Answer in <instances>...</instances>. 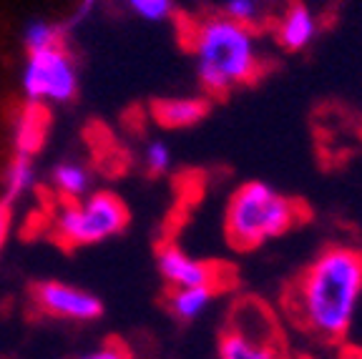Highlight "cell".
Wrapping results in <instances>:
<instances>
[{"label": "cell", "mask_w": 362, "mask_h": 359, "mask_svg": "<svg viewBox=\"0 0 362 359\" xmlns=\"http://www.w3.org/2000/svg\"><path fill=\"white\" fill-rule=\"evenodd\" d=\"M362 302V252L355 247H327L294 281L287 297L292 319L325 342L350 331Z\"/></svg>", "instance_id": "cell-1"}, {"label": "cell", "mask_w": 362, "mask_h": 359, "mask_svg": "<svg viewBox=\"0 0 362 359\" xmlns=\"http://www.w3.org/2000/svg\"><path fill=\"white\" fill-rule=\"evenodd\" d=\"M189 45L199 83L211 95H224L255 81L264 61L257 28L224 13L202 18L189 33Z\"/></svg>", "instance_id": "cell-2"}, {"label": "cell", "mask_w": 362, "mask_h": 359, "mask_svg": "<svg viewBox=\"0 0 362 359\" xmlns=\"http://www.w3.org/2000/svg\"><path fill=\"white\" fill-rule=\"evenodd\" d=\"M300 216V204L292 201L287 194L264 181H247L229 196L224 231L234 249L249 252L284 236Z\"/></svg>", "instance_id": "cell-3"}, {"label": "cell", "mask_w": 362, "mask_h": 359, "mask_svg": "<svg viewBox=\"0 0 362 359\" xmlns=\"http://www.w3.org/2000/svg\"><path fill=\"white\" fill-rule=\"evenodd\" d=\"M129 224V208L113 191H90L78 201H63L51 216L53 239L68 249L103 244Z\"/></svg>", "instance_id": "cell-4"}, {"label": "cell", "mask_w": 362, "mask_h": 359, "mask_svg": "<svg viewBox=\"0 0 362 359\" xmlns=\"http://www.w3.org/2000/svg\"><path fill=\"white\" fill-rule=\"evenodd\" d=\"M21 90L30 106H61L78 93V68L66 48L28 53L21 68Z\"/></svg>", "instance_id": "cell-5"}, {"label": "cell", "mask_w": 362, "mask_h": 359, "mask_svg": "<svg viewBox=\"0 0 362 359\" xmlns=\"http://www.w3.org/2000/svg\"><path fill=\"white\" fill-rule=\"evenodd\" d=\"M219 359H284L277 322L259 304H239L237 314L221 331Z\"/></svg>", "instance_id": "cell-6"}, {"label": "cell", "mask_w": 362, "mask_h": 359, "mask_svg": "<svg viewBox=\"0 0 362 359\" xmlns=\"http://www.w3.org/2000/svg\"><path fill=\"white\" fill-rule=\"evenodd\" d=\"M33 304L43 314L63 322H93L103 314L101 299L83 286L45 279L33 286Z\"/></svg>", "instance_id": "cell-7"}, {"label": "cell", "mask_w": 362, "mask_h": 359, "mask_svg": "<svg viewBox=\"0 0 362 359\" xmlns=\"http://www.w3.org/2000/svg\"><path fill=\"white\" fill-rule=\"evenodd\" d=\"M156 269L171 289H181V286H214V289H219V266L197 259L176 244H164L158 249Z\"/></svg>", "instance_id": "cell-8"}, {"label": "cell", "mask_w": 362, "mask_h": 359, "mask_svg": "<svg viewBox=\"0 0 362 359\" xmlns=\"http://www.w3.org/2000/svg\"><path fill=\"white\" fill-rule=\"evenodd\" d=\"M320 33V18L307 3H292L274 25V40L289 53H300L315 43Z\"/></svg>", "instance_id": "cell-9"}, {"label": "cell", "mask_w": 362, "mask_h": 359, "mask_svg": "<svg viewBox=\"0 0 362 359\" xmlns=\"http://www.w3.org/2000/svg\"><path fill=\"white\" fill-rule=\"evenodd\" d=\"M206 111H209V103L202 95H171V98H158L151 106L153 121L171 131L192 129L202 124Z\"/></svg>", "instance_id": "cell-10"}, {"label": "cell", "mask_w": 362, "mask_h": 359, "mask_svg": "<svg viewBox=\"0 0 362 359\" xmlns=\"http://www.w3.org/2000/svg\"><path fill=\"white\" fill-rule=\"evenodd\" d=\"M216 294H219V289H214V286H181V289H171L166 304L179 322H194L209 312Z\"/></svg>", "instance_id": "cell-11"}, {"label": "cell", "mask_w": 362, "mask_h": 359, "mask_svg": "<svg viewBox=\"0 0 362 359\" xmlns=\"http://www.w3.org/2000/svg\"><path fill=\"white\" fill-rule=\"evenodd\" d=\"M48 184L61 201H78L86 194H90V174L78 161L56 163L48 176Z\"/></svg>", "instance_id": "cell-12"}, {"label": "cell", "mask_w": 362, "mask_h": 359, "mask_svg": "<svg viewBox=\"0 0 362 359\" xmlns=\"http://www.w3.org/2000/svg\"><path fill=\"white\" fill-rule=\"evenodd\" d=\"M43 136H45L43 106H30L28 103L25 111L13 124V146H16V153L35 156V151L43 146Z\"/></svg>", "instance_id": "cell-13"}, {"label": "cell", "mask_w": 362, "mask_h": 359, "mask_svg": "<svg viewBox=\"0 0 362 359\" xmlns=\"http://www.w3.org/2000/svg\"><path fill=\"white\" fill-rule=\"evenodd\" d=\"M38 184V169H35V158L25 153H16L13 161L8 163L6 176H3V201L11 206L16 199L28 196Z\"/></svg>", "instance_id": "cell-14"}, {"label": "cell", "mask_w": 362, "mask_h": 359, "mask_svg": "<svg viewBox=\"0 0 362 359\" xmlns=\"http://www.w3.org/2000/svg\"><path fill=\"white\" fill-rule=\"evenodd\" d=\"M21 38L28 53L53 51V48H61L63 45V28L56 25V23L45 20V18H33V20L23 25Z\"/></svg>", "instance_id": "cell-15"}, {"label": "cell", "mask_w": 362, "mask_h": 359, "mask_svg": "<svg viewBox=\"0 0 362 359\" xmlns=\"http://www.w3.org/2000/svg\"><path fill=\"white\" fill-rule=\"evenodd\" d=\"M141 158H144V166H146L148 174L164 176V174H169L171 163H174V151H171V146L166 143V141L153 139L144 146Z\"/></svg>", "instance_id": "cell-16"}, {"label": "cell", "mask_w": 362, "mask_h": 359, "mask_svg": "<svg viewBox=\"0 0 362 359\" xmlns=\"http://www.w3.org/2000/svg\"><path fill=\"white\" fill-rule=\"evenodd\" d=\"M267 3L269 0H224V16L255 28L259 18L264 16Z\"/></svg>", "instance_id": "cell-17"}, {"label": "cell", "mask_w": 362, "mask_h": 359, "mask_svg": "<svg viewBox=\"0 0 362 359\" xmlns=\"http://www.w3.org/2000/svg\"><path fill=\"white\" fill-rule=\"evenodd\" d=\"M136 18L146 23H164L174 11V0H124Z\"/></svg>", "instance_id": "cell-18"}, {"label": "cell", "mask_w": 362, "mask_h": 359, "mask_svg": "<svg viewBox=\"0 0 362 359\" xmlns=\"http://www.w3.org/2000/svg\"><path fill=\"white\" fill-rule=\"evenodd\" d=\"M76 359H134V354L129 352V347L121 342H106L96 349H88Z\"/></svg>", "instance_id": "cell-19"}, {"label": "cell", "mask_w": 362, "mask_h": 359, "mask_svg": "<svg viewBox=\"0 0 362 359\" xmlns=\"http://www.w3.org/2000/svg\"><path fill=\"white\" fill-rule=\"evenodd\" d=\"M11 206L6 201H0V254H3L8 236H11Z\"/></svg>", "instance_id": "cell-20"}]
</instances>
